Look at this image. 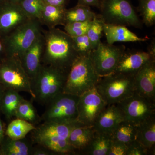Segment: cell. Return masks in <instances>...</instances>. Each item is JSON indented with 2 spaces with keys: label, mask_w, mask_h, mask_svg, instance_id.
Segmentation results:
<instances>
[{
  "label": "cell",
  "mask_w": 155,
  "mask_h": 155,
  "mask_svg": "<svg viewBox=\"0 0 155 155\" xmlns=\"http://www.w3.org/2000/svg\"><path fill=\"white\" fill-rule=\"evenodd\" d=\"M45 46L42 64L56 67L69 73L79 55L73 39L65 31L58 28L42 31Z\"/></svg>",
  "instance_id": "obj_1"
},
{
  "label": "cell",
  "mask_w": 155,
  "mask_h": 155,
  "mask_svg": "<svg viewBox=\"0 0 155 155\" xmlns=\"http://www.w3.org/2000/svg\"><path fill=\"white\" fill-rule=\"evenodd\" d=\"M127 149L125 143L113 139L107 155H126Z\"/></svg>",
  "instance_id": "obj_36"
},
{
  "label": "cell",
  "mask_w": 155,
  "mask_h": 155,
  "mask_svg": "<svg viewBox=\"0 0 155 155\" xmlns=\"http://www.w3.org/2000/svg\"><path fill=\"white\" fill-rule=\"evenodd\" d=\"M37 145L33 146L31 150V155H54L57 154L48 149L47 148L36 144Z\"/></svg>",
  "instance_id": "obj_37"
},
{
  "label": "cell",
  "mask_w": 155,
  "mask_h": 155,
  "mask_svg": "<svg viewBox=\"0 0 155 155\" xmlns=\"http://www.w3.org/2000/svg\"><path fill=\"white\" fill-rule=\"evenodd\" d=\"M6 88L3 86L2 84H0V106H1V102H2V98L3 94H4V92H5V90Z\"/></svg>",
  "instance_id": "obj_42"
},
{
  "label": "cell",
  "mask_w": 155,
  "mask_h": 155,
  "mask_svg": "<svg viewBox=\"0 0 155 155\" xmlns=\"http://www.w3.org/2000/svg\"><path fill=\"white\" fill-rule=\"evenodd\" d=\"M96 16V14L91 7L78 4L71 8L66 9L65 11L66 23L91 21Z\"/></svg>",
  "instance_id": "obj_28"
},
{
  "label": "cell",
  "mask_w": 155,
  "mask_h": 155,
  "mask_svg": "<svg viewBox=\"0 0 155 155\" xmlns=\"http://www.w3.org/2000/svg\"><path fill=\"white\" fill-rule=\"evenodd\" d=\"M124 120L122 111L116 104H107L93 126L97 132L112 134L118 124Z\"/></svg>",
  "instance_id": "obj_16"
},
{
  "label": "cell",
  "mask_w": 155,
  "mask_h": 155,
  "mask_svg": "<svg viewBox=\"0 0 155 155\" xmlns=\"http://www.w3.org/2000/svg\"><path fill=\"white\" fill-rule=\"evenodd\" d=\"M29 19L18 3L3 1L0 3V36L8 35Z\"/></svg>",
  "instance_id": "obj_13"
},
{
  "label": "cell",
  "mask_w": 155,
  "mask_h": 155,
  "mask_svg": "<svg viewBox=\"0 0 155 155\" xmlns=\"http://www.w3.org/2000/svg\"><path fill=\"white\" fill-rule=\"evenodd\" d=\"M104 22L101 19L99 15H97L92 20L87 35L91 41L94 49H95L100 43L104 34Z\"/></svg>",
  "instance_id": "obj_31"
},
{
  "label": "cell",
  "mask_w": 155,
  "mask_h": 155,
  "mask_svg": "<svg viewBox=\"0 0 155 155\" xmlns=\"http://www.w3.org/2000/svg\"><path fill=\"white\" fill-rule=\"evenodd\" d=\"M43 1L46 5L66 8L69 0H43Z\"/></svg>",
  "instance_id": "obj_38"
},
{
  "label": "cell",
  "mask_w": 155,
  "mask_h": 155,
  "mask_svg": "<svg viewBox=\"0 0 155 155\" xmlns=\"http://www.w3.org/2000/svg\"><path fill=\"white\" fill-rule=\"evenodd\" d=\"M0 155H3L2 150V148L0 145Z\"/></svg>",
  "instance_id": "obj_44"
},
{
  "label": "cell",
  "mask_w": 155,
  "mask_h": 155,
  "mask_svg": "<svg viewBox=\"0 0 155 155\" xmlns=\"http://www.w3.org/2000/svg\"><path fill=\"white\" fill-rule=\"evenodd\" d=\"M98 9L104 23L142 28V21L130 0H100Z\"/></svg>",
  "instance_id": "obj_5"
},
{
  "label": "cell",
  "mask_w": 155,
  "mask_h": 155,
  "mask_svg": "<svg viewBox=\"0 0 155 155\" xmlns=\"http://www.w3.org/2000/svg\"><path fill=\"white\" fill-rule=\"evenodd\" d=\"M116 104L122 111L125 120L135 125L155 116V102L135 92Z\"/></svg>",
  "instance_id": "obj_10"
},
{
  "label": "cell",
  "mask_w": 155,
  "mask_h": 155,
  "mask_svg": "<svg viewBox=\"0 0 155 155\" xmlns=\"http://www.w3.org/2000/svg\"><path fill=\"white\" fill-rule=\"evenodd\" d=\"M112 135L113 140L127 145L136 139L137 125L123 120L116 126Z\"/></svg>",
  "instance_id": "obj_27"
},
{
  "label": "cell",
  "mask_w": 155,
  "mask_h": 155,
  "mask_svg": "<svg viewBox=\"0 0 155 155\" xmlns=\"http://www.w3.org/2000/svg\"><path fill=\"white\" fill-rule=\"evenodd\" d=\"M7 58L3 37L0 36V61Z\"/></svg>",
  "instance_id": "obj_40"
},
{
  "label": "cell",
  "mask_w": 155,
  "mask_h": 155,
  "mask_svg": "<svg viewBox=\"0 0 155 155\" xmlns=\"http://www.w3.org/2000/svg\"><path fill=\"white\" fill-rule=\"evenodd\" d=\"M15 117L17 119L25 120L35 125L41 121V117L38 114L32 103L24 98L18 105Z\"/></svg>",
  "instance_id": "obj_29"
},
{
  "label": "cell",
  "mask_w": 155,
  "mask_h": 155,
  "mask_svg": "<svg viewBox=\"0 0 155 155\" xmlns=\"http://www.w3.org/2000/svg\"><path fill=\"white\" fill-rule=\"evenodd\" d=\"M125 46L115 45L101 42L89 57L96 72L100 77L114 72L122 54Z\"/></svg>",
  "instance_id": "obj_9"
},
{
  "label": "cell",
  "mask_w": 155,
  "mask_h": 155,
  "mask_svg": "<svg viewBox=\"0 0 155 155\" xmlns=\"http://www.w3.org/2000/svg\"><path fill=\"white\" fill-rule=\"evenodd\" d=\"M5 130L3 127L2 122L0 118V145L5 137Z\"/></svg>",
  "instance_id": "obj_41"
},
{
  "label": "cell",
  "mask_w": 155,
  "mask_h": 155,
  "mask_svg": "<svg viewBox=\"0 0 155 155\" xmlns=\"http://www.w3.org/2000/svg\"><path fill=\"white\" fill-rule=\"evenodd\" d=\"M31 141L33 143L42 146L57 154L75 153V150L67 139L57 137H45L36 138Z\"/></svg>",
  "instance_id": "obj_24"
},
{
  "label": "cell",
  "mask_w": 155,
  "mask_h": 155,
  "mask_svg": "<svg viewBox=\"0 0 155 155\" xmlns=\"http://www.w3.org/2000/svg\"><path fill=\"white\" fill-rule=\"evenodd\" d=\"M126 155H146L150 153V151L140 143L136 140L127 145Z\"/></svg>",
  "instance_id": "obj_35"
},
{
  "label": "cell",
  "mask_w": 155,
  "mask_h": 155,
  "mask_svg": "<svg viewBox=\"0 0 155 155\" xmlns=\"http://www.w3.org/2000/svg\"><path fill=\"white\" fill-rule=\"evenodd\" d=\"M95 130L93 126L77 125L71 130L68 141L75 150L81 153L89 144L94 135Z\"/></svg>",
  "instance_id": "obj_19"
},
{
  "label": "cell",
  "mask_w": 155,
  "mask_h": 155,
  "mask_svg": "<svg viewBox=\"0 0 155 155\" xmlns=\"http://www.w3.org/2000/svg\"><path fill=\"white\" fill-rule=\"evenodd\" d=\"M18 3L29 19L38 20L45 5L43 0H20Z\"/></svg>",
  "instance_id": "obj_32"
},
{
  "label": "cell",
  "mask_w": 155,
  "mask_h": 155,
  "mask_svg": "<svg viewBox=\"0 0 155 155\" xmlns=\"http://www.w3.org/2000/svg\"><path fill=\"white\" fill-rule=\"evenodd\" d=\"M134 92L155 102V61L144 65L134 77Z\"/></svg>",
  "instance_id": "obj_15"
},
{
  "label": "cell",
  "mask_w": 155,
  "mask_h": 155,
  "mask_svg": "<svg viewBox=\"0 0 155 155\" xmlns=\"http://www.w3.org/2000/svg\"><path fill=\"white\" fill-rule=\"evenodd\" d=\"M68 72L42 64L35 77L31 80L33 99L45 105L54 97L63 92Z\"/></svg>",
  "instance_id": "obj_2"
},
{
  "label": "cell",
  "mask_w": 155,
  "mask_h": 155,
  "mask_svg": "<svg viewBox=\"0 0 155 155\" xmlns=\"http://www.w3.org/2000/svg\"><path fill=\"white\" fill-rule=\"evenodd\" d=\"M100 76L88 56H79L70 68L63 92L80 96L95 88Z\"/></svg>",
  "instance_id": "obj_3"
},
{
  "label": "cell",
  "mask_w": 155,
  "mask_h": 155,
  "mask_svg": "<svg viewBox=\"0 0 155 155\" xmlns=\"http://www.w3.org/2000/svg\"><path fill=\"white\" fill-rule=\"evenodd\" d=\"M4 0H0V3H1L2 2H3V1H4Z\"/></svg>",
  "instance_id": "obj_45"
},
{
  "label": "cell",
  "mask_w": 155,
  "mask_h": 155,
  "mask_svg": "<svg viewBox=\"0 0 155 155\" xmlns=\"http://www.w3.org/2000/svg\"><path fill=\"white\" fill-rule=\"evenodd\" d=\"M91 21L66 23L64 25L65 32L71 37H75L86 34Z\"/></svg>",
  "instance_id": "obj_34"
},
{
  "label": "cell",
  "mask_w": 155,
  "mask_h": 155,
  "mask_svg": "<svg viewBox=\"0 0 155 155\" xmlns=\"http://www.w3.org/2000/svg\"><path fill=\"white\" fill-rule=\"evenodd\" d=\"M153 61H155L154 39L149 46L147 51L125 50L114 72L135 76L144 65Z\"/></svg>",
  "instance_id": "obj_12"
},
{
  "label": "cell",
  "mask_w": 155,
  "mask_h": 155,
  "mask_svg": "<svg viewBox=\"0 0 155 155\" xmlns=\"http://www.w3.org/2000/svg\"><path fill=\"white\" fill-rule=\"evenodd\" d=\"M0 84L6 89L28 93L33 99L31 81L18 57H7L0 61Z\"/></svg>",
  "instance_id": "obj_8"
},
{
  "label": "cell",
  "mask_w": 155,
  "mask_h": 155,
  "mask_svg": "<svg viewBox=\"0 0 155 155\" xmlns=\"http://www.w3.org/2000/svg\"><path fill=\"white\" fill-rule=\"evenodd\" d=\"M23 97L19 92L6 89L3 94L0 106V112L8 120L15 117L16 110Z\"/></svg>",
  "instance_id": "obj_25"
},
{
  "label": "cell",
  "mask_w": 155,
  "mask_h": 155,
  "mask_svg": "<svg viewBox=\"0 0 155 155\" xmlns=\"http://www.w3.org/2000/svg\"><path fill=\"white\" fill-rule=\"evenodd\" d=\"M35 128L36 126L30 122L16 118L8 125L5 130V135L12 139H22Z\"/></svg>",
  "instance_id": "obj_26"
},
{
  "label": "cell",
  "mask_w": 155,
  "mask_h": 155,
  "mask_svg": "<svg viewBox=\"0 0 155 155\" xmlns=\"http://www.w3.org/2000/svg\"><path fill=\"white\" fill-rule=\"evenodd\" d=\"M100 1V0H78V4L89 7H96L98 8Z\"/></svg>",
  "instance_id": "obj_39"
},
{
  "label": "cell",
  "mask_w": 155,
  "mask_h": 155,
  "mask_svg": "<svg viewBox=\"0 0 155 155\" xmlns=\"http://www.w3.org/2000/svg\"><path fill=\"white\" fill-rule=\"evenodd\" d=\"M104 34L105 35L107 43H114L143 42L148 40V38H140L124 25L104 23Z\"/></svg>",
  "instance_id": "obj_18"
},
{
  "label": "cell",
  "mask_w": 155,
  "mask_h": 155,
  "mask_svg": "<svg viewBox=\"0 0 155 155\" xmlns=\"http://www.w3.org/2000/svg\"><path fill=\"white\" fill-rule=\"evenodd\" d=\"M66 8L45 5L39 21L41 25L47 26L48 29L56 28L59 25H66Z\"/></svg>",
  "instance_id": "obj_20"
},
{
  "label": "cell",
  "mask_w": 155,
  "mask_h": 155,
  "mask_svg": "<svg viewBox=\"0 0 155 155\" xmlns=\"http://www.w3.org/2000/svg\"><path fill=\"white\" fill-rule=\"evenodd\" d=\"M33 142L28 139H12L5 136L1 144L3 155H31Z\"/></svg>",
  "instance_id": "obj_21"
},
{
  "label": "cell",
  "mask_w": 155,
  "mask_h": 155,
  "mask_svg": "<svg viewBox=\"0 0 155 155\" xmlns=\"http://www.w3.org/2000/svg\"><path fill=\"white\" fill-rule=\"evenodd\" d=\"M79 96L62 92L54 97L45 105L41 116L44 122L74 123L77 121V104Z\"/></svg>",
  "instance_id": "obj_7"
},
{
  "label": "cell",
  "mask_w": 155,
  "mask_h": 155,
  "mask_svg": "<svg viewBox=\"0 0 155 155\" xmlns=\"http://www.w3.org/2000/svg\"><path fill=\"white\" fill-rule=\"evenodd\" d=\"M112 140V134L95 131L89 144L80 153L88 155H107Z\"/></svg>",
  "instance_id": "obj_22"
},
{
  "label": "cell",
  "mask_w": 155,
  "mask_h": 155,
  "mask_svg": "<svg viewBox=\"0 0 155 155\" xmlns=\"http://www.w3.org/2000/svg\"><path fill=\"white\" fill-rule=\"evenodd\" d=\"M137 11L142 17L143 24L148 27L155 23V0H137Z\"/></svg>",
  "instance_id": "obj_30"
},
{
  "label": "cell",
  "mask_w": 155,
  "mask_h": 155,
  "mask_svg": "<svg viewBox=\"0 0 155 155\" xmlns=\"http://www.w3.org/2000/svg\"><path fill=\"white\" fill-rule=\"evenodd\" d=\"M41 25L38 19H30L3 37L7 57L19 58L42 32Z\"/></svg>",
  "instance_id": "obj_6"
},
{
  "label": "cell",
  "mask_w": 155,
  "mask_h": 155,
  "mask_svg": "<svg viewBox=\"0 0 155 155\" xmlns=\"http://www.w3.org/2000/svg\"><path fill=\"white\" fill-rule=\"evenodd\" d=\"M4 1H8V2H11L18 3L20 0H4Z\"/></svg>",
  "instance_id": "obj_43"
},
{
  "label": "cell",
  "mask_w": 155,
  "mask_h": 155,
  "mask_svg": "<svg viewBox=\"0 0 155 155\" xmlns=\"http://www.w3.org/2000/svg\"><path fill=\"white\" fill-rule=\"evenodd\" d=\"M44 46V37L42 32L30 47L18 58L31 81L35 77L41 67Z\"/></svg>",
  "instance_id": "obj_14"
},
{
  "label": "cell",
  "mask_w": 155,
  "mask_h": 155,
  "mask_svg": "<svg viewBox=\"0 0 155 155\" xmlns=\"http://www.w3.org/2000/svg\"><path fill=\"white\" fill-rule=\"evenodd\" d=\"M75 49L79 56H88L94 50L87 34L72 37Z\"/></svg>",
  "instance_id": "obj_33"
},
{
  "label": "cell",
  "mask_w": 155,
  "mask_h": 155,
  "mask_svg": "<svg viewBox=\"0 0 155 155\" xmlns=\"http://www.w3.org/2000/svg\"><path fill=\"white\" fill-rule=\"evenodd\" d=\"M107 105L95 88L86 92L79 97L78 122L82 125L93 126L97 117Z\"/></svg>",
  "instance_id": "obj_11"
},
{
  "label": "cell",
  "mask_w": 155,
  "mask_h": 155,
  "mask_svg": "<svg viewBox=\"0 0 155 155\" xmlns=\"http://www.w3.org/2000/svg\"><path fill=\"white\" fill-rule=\"evenodd\" d=\"M136 140L150 151L155 144V116L137 125Z\"/></svg>",
  "instance_id": "obj_23"
},
{
  "label": "cell",
  "mask_w": 155,
  "mask_h": 155,
  "mask_svg": "<svg viewBox=\"0 0 155 155\" xmlns=\"http://www.w3.org/2000/svg\"><path fill=\"white\" fill-rule=\"evenodd\" d=\"M134 77L114 72L100 77L95 89L107 104H117L134 94Z\"/></svg>",
  "instance_id": "obj_4"
},
{
  "label": "cell",
  "mask_w": 155,
  "mask_h": 155,
  "mask_svg": "<svg viewBox=\"0 0 155 155\" xmlns=\"http://www.w3.org/2000/svg\"><path fill=\"white\" fill-rule=\"evenodd\" d=\"M81 125L79 122L74 123H60L54 122H44L32 130L31 140L45 137H57L68 140L71 130L75 126Z\"/></svg>",
  "instance_id": "obj_17"
}]
</instances>
